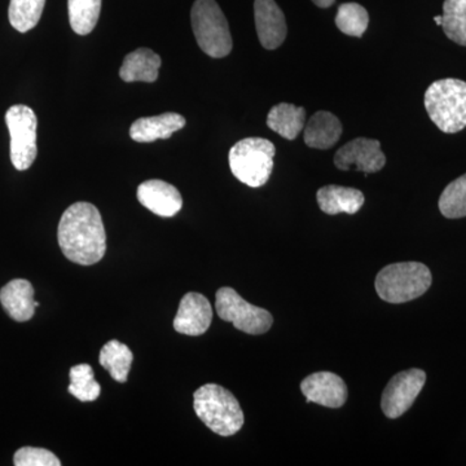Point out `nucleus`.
<instances>
[{"instance_id":"14","label":"nucleus","mask_w":466,"mask_h":466,"mask_svg":"<svg viewBox=\"0 0 466 466\" xmlns=\"http://www.w3.org/2000/svg\"><path fill=\"white\" fill-rule=\"evenodd\" d=\"M137 195L140 204L158 217L177 216L183 208L180 192L164 180H147L137 187Z\"/></svg>"},{"instance_id":"27","label":"nucleus","mask_w":466,"mask_h":466,"mask_svg":"<svg viewBox=\"0 0 466 466\" xmlns=\"http://www.w3.org/2000/svg\"><path fill=\"white\" fill-rule=\"evenodd\" d=\"M440 210L449 219L466 217V174L453 180L441 192Z\"/></svg>"},{"instance_id":"24","label":"nucleus","mask_w":466,"mask_h":466,"mask_svg":"<svg viewBox=\"0 0 466 466\" xmlns=\"http://www.w3.org/2000/svg\"><path fill=\"white\" fill-rule=\"evenodd\" d=\"M46 0H11L8 17L11 25L20 33L34 29L41 20Z\"/></svg>"},{"instance_id":"12","label":"nucleus","mask_w":466,"mask_h":466,"mask_svg":"<svg viewBox=\"0 0 466 466\" xmlns=\"http://www.w3.org/2000/svg\"><path fill=\"white\" fill-rule=\"evenodd\" d=\"M211 320L213 308L207 297L191 291L180 300L179 309L174 319V328L177 333L198 337L208 332Z\"/></svg>"},{"instance_id":"23","label":"nucleus","mask_w":466,"mask_h":466,"mask_svg":"<svg viewBox=\"0 0 466 466\" xmlns=\"http://www.w3.org/2000/svg\"><path fill=\"white\" fill-rule=\"evenodd\" d=\"M441 27L447 38L466 47V0H444Z\"/></svg>"},{"instance_id":"7","label":"nucleus","mask_w":466,"mask_h":466,"mask_svg":"<svg viewBox=\"0 0 466 466\" xmlns=\"http://www.w3.org/2000/svg\"><path fill=\"white\" fill-rule=\"evenodd\" d=\"M216 308L222 320L229 321L236 329L251 336L268 332L274 324V318L267 309L247 302L232 288H220L217 291Z\"/></svg>"},{"instance_id":"26","label":"nucleus","mask_w":466,"mask_h":466,"mask_svg":"<svg viewBox=\"0 0 466 466\" xmlns=\"http://www.w3.org/2000/svg\"><path fill=\"white\" fill-rule=\"evenodd\" d=\"M368 24H370V15L363 5L358 3H345L339 5L336 25L346 35L361 38L367 32Z\"/></svg>"},{"instance_id":"28","label":"nucleus","mask_w":466,"mask_h":466,"mask_svg":"<svg viewBox=\"0 0 466 466\" xmlns=\"http://www.w3.org/2000/svg\"><path fill=\"white\" fill-rule=\"evenodd\" d=\"M16 466H60L61 461L55 453L36 447H23L14 456Z\"/></svg>"},{"instance_id":"15","label":"nucleus","mask_w":466,"mask_h":466,"mask_svg":"<svg viewBox=\"0 0 466 466\" xmlns=\"http://www.w3.org/2000/svg\"><path fill=\"white\" fill-rule=\"evenodd\" d=\"M186 118L177 113H164L155 116L137 119L130 127L134 142L152 143L158 139H170L173 134L186 127Z\"/></svg>"},{"instance_id":"25","label":"nucleus","mask_w":466,"mask_h":466,"mask_svg":"<svg viewBox=\"0 0 466 466\" xmlns=\"http://www.w3.org/2000/svg\"><path fill=\"white\" fill-rule=\"evenodd\" d=\"M70 386L67 390L81 401H94L100 397L101 386L95 380L94 370L88 364L70 368Z\"/></svg>"},{"instance_id":"6","label":"nucleus","mask_w":466,"mask_h":466,"mask_svg":"<svg viewBox=\"0 0 466 466\" xmlns=\"http://www.w3.org/2000/svg\"><path fill=\"white\" fill-rule=\"evenodd\" d=\"M196 41L208 56L222 58L232 51L228 21L216 0H196L191 11Z\"/></svg>"},{"instance_id":"22","label":"nucleus","mask_w":466,"mask_h":466,"mask_svg":"<svg viewBox=\"0 0 466 466\" xmlns=\"http://www.w3.org/2000/svg\"><path fill=\"white\" fill-rule=\"evenodd\" d=\"M103 0H67L70 26L78 35H87L99 21Z\"/></svg>"},{"instance_id":"4","label":"nucleus","mask_w":466,"mask_h":466,"mask_svg":"<svg viewBox=\"0 0 466 466\" xmlns=\"http://www.w3.org/2000/svg\"><path fill=\"white\" fill-rule=\"evenodd\" d=\"M431 281V269L422 263L400 262L383 267L377 275L375 287L380 299L400 305L424 296Z\"/></svg>"},{"instance_id":"8","label":"nucleus","mask_w":466,"mask_h":466,"mask_svg":"<svg viewBox=\"0 0 466 466\" xmlns=\"http://www.w3.org/2000/svg\"><path fill=\"white\" fill-rule=\"evenodd\" d=\"M5 124L11 135V161L18 171H25L35 161L36 127L38 119L32 108L26 106H11L5 113Z\"/></svg>"},{"instance_id":"10","label":"nucleus","mask_w":466,"mask_h":466,"mask_svg":"<svg viewBox=\"0 0 466 466\" xmlns=\"http://www.w3.org/2000/svg\"><path fill=\"white\" fill-rule=\"evenodd\" d=\"M334 165L342 171L354 167L366 174L379 173L386 165L381 143L367 137H357L337 150Z\"/></svg>"},{"instance_id":"20","label":"nucleus","mask_w":466,"mask_h":466,"mask_svg":"<svg viewBox=\"0 0 466 466\" xmlns=\"http://www.w3.org/2000/svg\"><path fill=\"white\" fill-rule=\"evenodd\" d=\"M267 126L287 140H294L306 126V109L293 104L280 103L269 110Z\"/></svg>"},{"instance_id":"2","label":"nucleus","mask_w":466,"mask_h":466,"mask_svg":"<svg viewBox=\"0 0 466 466\" xmlns=\"http://www.w3.org/2000/svg\"><path fill=\"white\" fill-rule=\"evenodd\" d=\"M196 415L220 437H231L241 431L245 417L235 395L217 383H207L193 394Z\"/></svg>"},{"instance_id":"18","label":"nucleus","mask_w":466,"mask_h":466,"mask_svg":"<svg viewBox=\"0 0 466 466\" xmlns=\"http://www.w3.org/2000/svg\"><path fill=\"white\" fill-rule=\"evenodd\" d=\"M318 204L320 210L328 216L346 213L352 216L363 208V192L359 189L341 186H325L317 193Z\"/></svg>"},{"instance_id":"19","label":"nucleus","mask_w":466,"mask_h":466,"mask_svg":"<svg viewBox=\"0 0 466 466\" xmlns=\"http://www.w3.org/2000/svg\"><path fill=\"white\" fill-rule=\"evenodd\" d=\"M161 66V57L156 52L149 48H139L125 57L124 64L119 69V76L127 84L130 82L153 84L157 81Z\"/></svg>"},{"instance_id":"5","label":"nucleus","mask_w":466,"mask_h":466,"mask_svg":"<svg viewBox=\"0 0 466 466\" xmlns=\"http://www.w3.org/2000/svg\"><path fill=\"white\" fill-rule=\"evenodd\" d=\"M275 155L274 143L263 137H247L229 150V167L236 179L251 188H259L271 177Z\"/></svg>"},{"instance_id":"17","label":"nucleus","mask_w":466,"mask_h":466,"mask_svg":"<svg viewBox=\"0 0 466 466\" xmlns=\"http://www.w3.org/2000/svg\"><path fill=\"white\" fill-rule=\"evenodd\" d=\"M303 130L306 146L315 149L332 148L341 139L343 133L341 121L325 110L315 113Z\"/></svg>"},{"instance_id":"13","label":"nucleus","mask_w":466,"mask_h":466,"mask_svg":"<svg viewBox=\"0 0 466 466\" xmlns=\"http://www.w3.org/2000/svg\"><path fill=\"white\" fill-rule=\"evenodd\" d=\"M254 18L260 45L266 50H276L287 38L288 26L283 11L275 0H256Z\"/></svg>"},{"instance_id":"30","label":"nucleus","mask_w":466,"mask_h":466,"mask_svg":"<svg viewBox=\"0 0 466 466\" xmlns=\"http://www.w3.org/2000/svg\"><path fill=\"white\" fill-rule=\"evenodd\" d=\"M434 21H435V23H437V25L441 26V16L434 17Z\"/></svg>"},{"instance_id":"21","label":"nucleus","mask_w":466,"mask_h":466,"mask_svg":"<svg viewBox=\"0 0 466 466\" xmlns=\"http://www.w3.org/2000/svg\"><path fill=\"white\" fill-rule=\"evenodd\" d=\"M134 354L125 343L112 339L100 351V366L108 370L116 382L127 381L128 372L133 366Z\"/></svg>"},{"instance_id":"16","label":"nucleus","mask_w":466,"mask_h":466,"mask_svg":"<svg viewBox=\"0 0 466 466\" xmlns=\"http://www.w3.org/2000/svg\"><path fill=\"white\" fill-rule=\"evenodd\" d=\"M0 302L9 317L18 323L30 320L39 306V303L34 300L32 283L24 279H15L5 285L0 290Z\"/></svg>"},{"instance_id":"29","label":"nucleus","mask_w":466,"mask_h":466,"mask_svg":"<svg viewBox=\"0 0 466 466\" xmlns=\"http://www.w3.org/2000/svg\"><path fill=\"white\" fill-rule=\"evenodd\" d=\"M312 2H314V5H318V7L329 8L330 5H334V2H336V0H312Z\"/></svg>"},{"instance_id":"11","label":"nucleus","mask_w":466,"mask_h":466,"mask_svg":"<svg viewBox=\"0 0 466 466\" xmlns=\"http://www.w3.org/2000/svg\"><path fill=\"white\" fill-rule=\"evenodd\" d=\"M300 391L308 403L328 408H341L348 400V386L332 372H317L306 377L300 383Z\"/></svg>"},{"instance_id":"9","label":"nucleus","mask_w":466,"mask_h":466,"mask_svg":"<svg viewBox=\"0 0 466 466\" xmlns=\"http://www.w3.org/2000/svg\"><path fill=\"white\" fill-rule=\"evenodd\" d=\"M426 382L422 370H404L392 377L382 392L381 408L388 419H398L407 412L419 397Z\"/></svg>"},{"instance_id":"1","label":"nucleus","mask_w":466,"mask_h":466,"mask_svg":"<svg viewBox=\"0 0 466 466\" xmlns=\"http://www.w3.org/2000/svg\"><path fill=\"white\" fill-rule=\"evenodd\" d=\"M64 256L76 265H96L106 256V235L100 211L90 202H76L66 208L57 228Z\"/></svg>"},{"instance_id":"3","label":"nucleus","mask_w":466,"mask_h":466,"mask_svg":"<svg viewBox=\"0 0 466 466\" xmlns=\"http://www.w3.org/2000/svg\"><path fill=\"white\" fill-rule=\"evenodd\" d=\"M425 109L441 131L456 134L466 127V82L440 79L429 86L424 97Z\"/></svg>"}]
</instances>
